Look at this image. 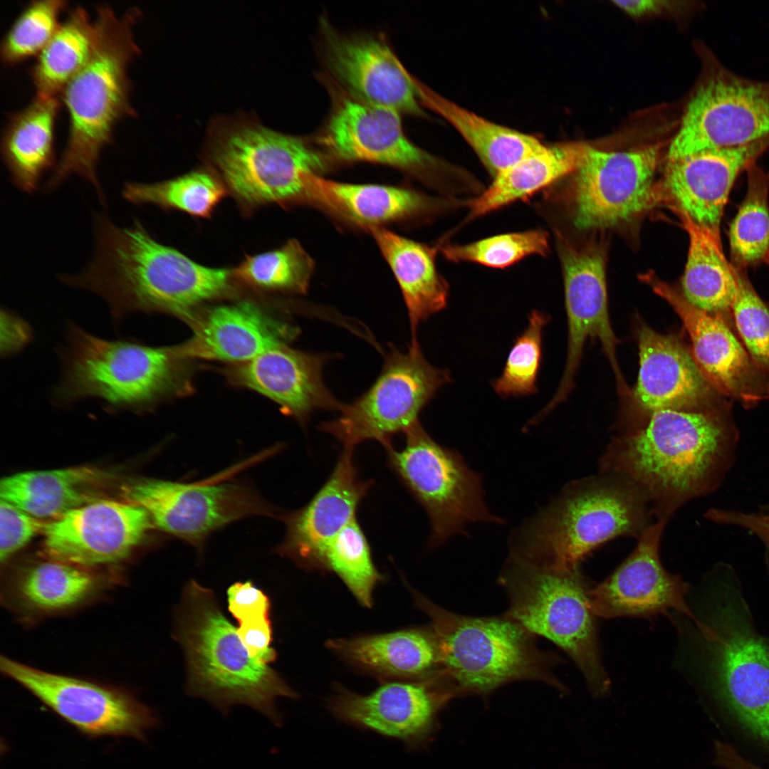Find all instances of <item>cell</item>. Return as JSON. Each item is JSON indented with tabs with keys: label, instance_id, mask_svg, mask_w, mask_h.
Wrapping results in <instances>:
<instances>
[{
	"label": "cell",
	"instance_id": "681fc988",
	"mask_svg": "<svg viewBox=\"0 0 769 769\" xmlns=\"http://www.w3.org/2000/svg\"><path fill=\"white\" fill-rule=\"evenodd\" d=\"M237 630L253 657L266 664L275 660L276 654L271 646L273 630L269 617L240 623Z\"/></svg>",
	"mask_w": 769,
	"mask_h": 769
},
{
	"label": "cell",
	"instance_id": "c3c4849f",
	"mask_svg": "<svg viewBox=\"0 0 769 769\" xmlns=\"http://www.w3.org/2000/svg\"><path fill=\"white\" fill-rule=\"evenodd\" d=\"M227 600L229 610L239 624L269 617L268 597L251 582L231 585L227 590Z\"/></svg>",
	"mask_w": 769,
	"mask_h": 769
},
{
	"label": "cell",
	"instance_id": "3957f363",
	"mask_svg": "<svg viewBox=\"0 0 769 769\" xmlns=\"http://www.w3.org/2000/svg\"><path fill=\"white\" fill-rule=\"evenodd\" d=\"M728 435L716 415L656 411L644 427L609 446L600 461L601 472L632 482L652 503L657 520H669L684 502L711 486Z\"/></svg>",
	"mask_w": 769,
	"mask_h": 769
},
{
	"label": "cell",
	"instance_id": "484cf974",
	"mask_svg": "<svg viewBox=\"0 0 769 769\" xmlns=\"http://www.w3.org/2000/svg\"><path fill=\"white\" fill-rule=\"evenodd\" d=\"M330 355L309 353L282 344L227 371L233 384L253 389L304 423L318 409L338 410L340 404L325 386L323 368Z\"/></svg>",
	"mask_w": 769,
	"mask_h": 769
},
{
	"label": "cell",
	"instance_id": "83f0119b",
	"mask_svg": "<svg viewBox=\"0 0 769 769\" xmlns=\"http://www.w3.org/2000/svg\"><path fill=\"white\" fill-rule=\"evenodd\" d=\"M639 370L633 394L645 412L692 408L708 401L711 385L692 355L673 335L638 329Z\"/></svg>",
	"mask_w": 769,
	"mask_h": 769
},
{
	"label": "cell",
	"instance_id": "f35d334b",
	"mask_svg": "<svg viewBox=\"0 0 769 769\" xmlns=\"http://www.w3.org/2000/svg\"><path fill=\"white\" fill-rule=\"evenodd\" d=\"M228 192L219 176L208 166L182 175L152 182H125V200L135 205H153L164 211L209 219Z\"/></svg>",
	"mask_w": 769,
	"mask_h": 769
},
{
	"label": "cell",
	"instance_id": "d6986e66",
	"mask_svg": "<svg viewBox=\"0 0 769 769\" xmlns=\"http://www.w3.org/2000/svg\"><path fill=\"white\" fill-rule=\"evenodd\" d=\"M710 645L716 694L730 715L769 750V646L727 614Z\"/></svg>",
	"mask_w": 769,
	"mask_h": 769
},
{
	"label": "cell",
	"instance_id": "d6a6232c",
	"mask_svg": "<svg viewBox=\"0 0 769 769\" xmlns=\"http://www.w3.org/2000/svg\"><path fill=\"white\" fill-rule=\"evenodd\" d=\"M402 291L407 309L412 343L421 322L443 310L449 286L435 266V251L385 229H370Z\"/></svg>",
	"mask_w": 769,
	"mask_h": 769
},
{
	"label": "cell",
	"instance_id": "7a4b0ae2",
	"mask_svg": "<svg viewBox=\"0 0 769 769\" xmlns=\"http://www.w3.org/2000/svg\"><path fill=\"white\" fill-rule=\"evenodd\" d=\"M136 7L118 16L109 5L98 6L90 53L65 87L61 103L69 115L68 140L44 186L51 192L75 174L90 182L100 202L106 199L97 174L103 149L112 142L120 120L136 115L131 105L128 67L140 53L134 27Z\"/></svg>",
	"mask_w": 769,
	"mask_h": 769
},
{
	"label": "cell",
	"instance_id": "b9f144b4",
	"mask_svg": "<svg viewBox=\"0 0 769 769\" xmlns=\"http://www.w3.org/2000/svg\"><path fill=\"white\" fill-rule=\"evenodd\" d=\"M321 570L335 573L365 607L372 605V592L383 576L376 568L371 548L357 518L329 543Z\"/></svg>",
	"mask_w": 769,
	"mask_h": 769
},
{
	"label": "cell",
	"instance_id": "d4e9b609",
	"mask_svg": "<svg viewBox=\"0 0 769 769\" xmlns=\"http://www.w3.org/2000/svg\"><path fill=\"white\" fill-rule=\"evenodd\" d=\"M191 320L193 334L175 347L184 359L248 362L288 342L295 330L250 300L208 308Z\"/></svg>",
	"mask_w": 769,
	"mask_h": 769
},
{
	"label": "cell",
	"instance_id": "277c9868",
	"mask_svg": "<svg viewBox=\"0 0 769 769\" xmlns=\"http://www.w3.org/2000/svg\"><path fill=\"white\" fill-rule=\"evenodd\" d=\"M176 638L188 668L187 691L223 713L249 706L281 726L278 698L295 693L268 664L253 657L237 629L226 618L214 593L191 581L177 613Z\"/></svg>",
	"mask_w": 769,
	"mask_h": 769
},
{
	"label": "cell",
	"instance_id": "7402d4cb",
	"mask_svg": "<svg viewBox=\"0 0 769 769\" xmlns=\"http://www.w3.org/2000/svg\"><path fill=\"white\" fill-rule=\"evenodd\" d=\"M352 447H343L323 485L300 509L279 517L286 525L277 552L307 570H321L326 548L353 519L373 483L362 479Z\"/></svg>",
	"mask_w": 769,
	"mask_h": 769
},
{
	"label": "cell",
	"instance_id": "f546056e",
	"mask_svg": "<svg viewBox=\"0 0 769 769\" xmlns=\"http://www.w3.org/2000/svg\"><path fill=\"white\" fill-rule=\"evenodd\" d=\"M113 479L109 471L88 466L21 472L1 480L0 496L38 519L53 520L103 499Z\"/></svg>",
	"mask_w": 769,
	"mask_h": 769
},
{
	"label": "cell",
	"instance_id": "ee69618b",
	"mask_svg": "<svg viewBox=\"0 0 769 769\" xmlns=\"http://www.w3.org/2000/svg\"><path fill=\"white\" fill-rule=\"evenodd\" d=\"M549 320L547 314L537 310L530 313L528 326L510 350L501 375L491 382L500 397L526 396L537 392L543 330Z\"/></svg>",
	"mask_w": 769,
	"mask_h": 769
},
{
	"label": "cell",
	"instance_id": "2e32d148",
	"mask_svg": "<svg viewBox=\"0 0 769 769\" xmlns=\"http://www.w3.org/2000/svg\"><path fill=\"white\" fill-rule=\"evenodd\" d=\"M659 145L628 151L587 145L572 184L574 223L604 229L629 221L652 204Z\"/></svg>",
	"mask_w": 769,
	"mask_h": 769
},
{
	"label": "cell",
	"instance_id": "9a60e30c",
	"mask_svg": "<svg viewBox=\"0 0 769 769\" xmlns=\"http://www.w3.org/2000/svg\"><path fill=\"white\" fill-rule=\"evenodd\" d=\"M457 696L439 671L424 678L390 681L367 694L340 686L328 707L340 722L397 740L414 751L432 742L440 712Z\"/></svg>",
	"mask_w": 769,
	"mask_h": 769
},
{
	"label": "cell",
	"instance_id": "8d00e7d4",
	"mask_svg": "<svg viewBox=\"0 0 769 769\" xmlns=\"http://www.w3.org/2000/svg\"><path fill=\"white\" fill-rule=\"evenodd\" d=\"M94 20L82 6L70 11L31 70L36 95L61 98L65 87L81 68L92 50Z\"/></svg>",
	"mask_w": 769,
	"mask_h": 769
},
{
	"label": "cell",
	"instance_id": "f6af8a7d",
	"mask_svg": "<svg viewBox=\"0 0 769 769\" xmlns=\"http://www.w3.org/2000/svg\"><path fill=\"white\" fill-rule=\"evenodd\" d=\"M548 250V234L543 230L496 235L441 249L450 261L475 262L493 268L508 266L531 254L545 255Z\"/></svg>",
	"mask_w": 769,
	"mask_h": 769
},
{
	"label": "cell",
	"instance_id": "60d3db41",
	"mask_svg": "<svg viewBox=\"0 0 769 769\" xmlns=\"http://www.w3.org/2000/svg\"><path fill=\"white\" fill-rule=\"evenodd\" d=\"M314 269V262L296 239L281 247L246 255L233 267L241 288L261 293H304Z\"/></svg>",
	"mask_w": 769,
	"mask_h": 769
},
{
	"label": "cell",
	"instance_id": "30bf717a",
	"mask_svg": "<svg viewBox=\"0 0 769 769\" xmlns=\"http://www.w3.org/2000/svg\"><path fill=\"white\" fill-rule=\"evenodd\" d=\"M451 380L448 370L436 368L424 357L419 343L404 352L394 346L386 354L381 373L373 384L352 402L342 404L339 416L321 423L320 431L333 435L343 447L375 440L385 449L392 438L419 422L422 409Z\"/></svg>",
	"mask_w": 769,
	"mask_h": 769
},
{
	"label": "cell",
	"instance_id": "7c38bea8",
	"mask_svg": "<svg viewBox=\"0 0 769 769\" xmlns=\"http://www.w3.org/2000/svg\"><path fill=\"white\" fill-rule=\"evenodd\" d=\"M691 96L669 159L769 137V81L739 75L710 57Z\"/></svg>",
	"mask_w": 769,
	"mask_h": 769
},
{
	"label": "cell",
	"instance_id": "ba28073f",
	"mask_svg": "<svg viewBox=\"0 0 769 769\" xmlns=\"http://www.w3.org/2000/svg\"><path fill=\"white\" fill-rule=\"evenodd\" d=\"M498 582L509 600L504 615L557 645L582 673L592 694L605 695L610 680L600 657L590 589L578 567L559 568L511 555Z\"/></svg>",
	"mask_w": 769,
	"mask_h": 769
},
{
	"label": "cell",
	"instance_id": "f5cc1de1",
	"mask_svg": "<svg viewBox=\"0 0 769 769\" xmlns=\"http://www.w3.org/2000/svg\"><path fill=\"white\" fill-rule=\"evenodd\" d=\"M613 3L633 16L655 13L667 6L666 1L654 0L613 1Z\"/></svg>",
	"mask_w": 769,
	"mask_h": 769
},
{
	"label": "cell",
	"instance_id": "4dcf8cb0",
	"mask_svg": "<svg viewBox=\"0 0 769 769\" xmlns=\"http://www.w3.org/2000/svg\"><path fill=\"white\" fill-rule=\"evenodd\" d=\"M61 98L36 95L12 114L1 140V152L12 183L32 194L43 174L56 167L54 127Z\"/></svg>",
	"mask_w": 769,
	"mask_h": 769
},
{
	"label": "cell",
	"instance_id": "ab89813d",
	"mask_svg": "<svg viewBox=\"0 0 769 769\" xmlns=\"http://www.w3.org/2000/svg\"><path fill=\"white\" fill-rule=\"evenodd\" d=\"M746 171V194L728 229L731 263L742 270L765 262L769 253V173L756 162Z\"/></svg>",
	"mask_w": 769,
	"mask_h": 769
},
{
	"label": "cell",
	"instance_id": "7bdbcfd3",
	"mask_svg": "<svg viewBox=\"0 0 769 769\" xmlns=\"http://www.w3.org/2000/svg\"><path fill=\"white\" fill-rule=\"evenodd\" d=\"M67 4L65 0H38L26 6L1 41L2 62L13 66L38 56L60 26Z\"/></svg>",
	"mask_w": 769,
	"mask_h": 769
},
{
	"label": "cell",
	"instance_id": "8fae6325",
	"mask_svg": "<svg viewBox=\"0 0 769 769\" xmlns=\"http://www.w3.org/2000/svg\"><path fill=\"white\" fill-rule=\"evenodd\" d=\"M400 450L387 448L388 464L427 513L429 545L436 547L474 522H501L484 505L478 475L455 451L436 443L418 422Z\"/></svg>",
	"mask_w": 769,
	"mask_h": 769
},
{
	"label": "cell",
	"instance_id": "bcb514c9",
	"mask_svg": "<svg viewBox=\"0 0 769 769\" xmlns=\"http://www.w3.org/2000/svg\"><path fill=\"white\" fill-rule=\"evenodd\" d=\"M734 270L737 292L731 311L736 327L753 362L769 375V307L755 292L745 270Z\"/></svg>",
	"mask_w": 769,
	"mask_h": 769
},
{
	"label": "cell",
	"instance_id": "cb8c5ba5",
	"mask_svg": "<svg viewBox=\"0 0 769 769\" xmlns=\"http://www.w3.org/2000/svg\"><path fill=\"white\" fill-rule=\"evenodd\" d=\"M324 28L327 64L352 98L399 114L423 115L419 82L404 69L384 40Z\"/></svg>",
	"mask_w": 769,
	"mask_h": 769
},
{
	"label": "cell",
	"instance_id": "5b68a950",
	"mask_svg": "<svg viewBox=\"0 0 769 769\" xmlns=\"http://www.w3.org/2000/svg\"><path fill=\"white\" fill-rule=\"evenodd\" d=\"M649 501L628 479L610 473L568 485L522 530L511 555L563 569L578 567L614 538H637L651 525Z\"/></svg>",
	"mask_w": 769,
	"mask_h": 769
},
{
	"label": "cell",
	"instance_id": "d590c367",
	"mask_svg": "<svg viewBox=\"0 0 769 769\" xmlns=\"http://www.w3.org/2000/svg\"><path fill=\"white\" fill-rule=\"evenodd\" d=\"M587 147L580 142L543 145L535 152L498 174L490 187L470 202L471 216L489 213L575 172Z\"/></svg>",
	"mask_w": 769,
	"mask_h": 769
},
{
	"label": "cell",
	"instance_id": "4316f807",
	"mask_svg": "<svg viewBox=\"0 0 769 769\" xmlns=\"http://www.w3.org/2000/svg\"><path fill=\"white\" fill-rule=\"evenodd\" d=\"M769 149V137L731 147L703 150L669 159L666 186L679 211L699 225L720 231L731 190L739 176Z\"/></svg>",
	"mask_w": 769,
	"mask_h": 769
},
{
	"label": "cell",
	"instance_id": "74e56055",
	"mask_svg": "<svg viewBox=\"0 0 769 769\" xmlns=\"http://www.w3.org/2000/svg\"><path fill=\"white\" fill-rule=\"evenodd\" d=\"M100 587L98 577L85 567L51 559L22 573L15 581L13 592L21 605L46 613L72 608Z\"/></svg>",
	"mask_w": 769,
	"mask_h": 769
},
{
	"label": "cell",
	"instance_id": "836d02e7",
	"mask_svg": "<svg viewBox=\"0 0 769 769\" xmlns=\"http://www.w3.org/2000/svg\"><path fill=\"white\" fill-rule=\"evenodd\" d=\"M689 246L681 280L684 298L696 308L720 315L731 311L737 292L735 270L723 251L720 231L698 224L673 207Z\"/></svg>",
	"mask_w": 769,
	"mask_h": 769
},
{
	"label": "cell",
	"instance_id": "6da1fadb",
	"mask_svg": "<svg viewBox=\"0 0 769 769\" xmlns=\"http://www.w3.org/2000/svg\"><path fill=\"white\" fill-rule=\"evenodd\" d=\"M94 235V252L86 268L59 278L101 297L115 321L137 312L192 320L205 303L234 297L241 289L233 267L193 261L157 241L137 218L120 226L107 215L96 214Z\"/></svg>",
	"mask_w": 769,
	"mask_h": 769
},
{
	"label": "cell",
	"instance_id": "7dc6e473",
	"mask_svg": "<svg viewBox=\"0 0 769 769\" xmlns=\"http://www.w3.org/2000/svg\"><path fill=\"white\" fill-rule=\"evenodd\" d=\"M44 523L8 501H0V559L5 562L38 533Z\"/></svg>",
	"mask_w": 769,
	"mask_h": 769
},
{
	"label": "cell",
	"instance_id": "1f68e13d",
	"mask_svg": "<svg viewBox=\"0 0 769 769\" xmlns=\"http://www.w3.org/2000/svg\"><path fill=\"white\" fill-rule=\"evenodd\" d=\"M303 182L305 201L369 229L411 217L427 206L422 195L408 189L341 183L314 173L306 174Z\"/></svg>",
	"mask_w": 769,
	"mask_h": 769
},
{
	"label": "cell",
	"instance_id": "603a6c76",
	"mask_svg": "<svg viewBox=\"0 0 769 769\" xmlns=\"http://www.w3.org/2000/svg\"><path fill=\"white\" fill-rule=\"evenodd\" d=\"M336 158L382 164L409 174H421L436 160L404 132L399 113L352 97H341L321 136Z\"/></svg>",
	"mask_w": 769,
	"mask_h": 769
},
{
	"label": "cell",
	"instance_id": "816d5d0a",
	"mask_svg": "<svg viewBox=\"0 0 769 769\" xmlns=\"http://www.w3.org/2000/svg\"><path fill=\"white\" fill-rule=\"evenodd\" d=\"M707 516L717 523L738 525L750 530L769 548V515L744 514L712 509L708 512Z\"/></svg>",
	"mask_w": 769,
	"mask_h": 769
},
{
	"label": "cell",
	"instance_id": "52a82bcc",
	"mask_svg": "<svg viewBox=\"0 0 769 769\" xmlns=\"http://www.w3.org/2000/svg\"><path fill=\"white\" fill-rule=\"evenodd\" d=\"M66 338L53 394L56 404L96 398L110 410L140 412L186 387V359L175 347L106 340L74 323L68 324Z\"/></svg>",
	"mask_w": 769,
	"mask_h": 769
},
{
	"label": "cell",
	"instance_id": "e575fe53",
	"mask_svg": "<svg viewBox=\"0 0 769 769\" xmlns=\"http://www.w3.org/2000/svg\"><path fill=\"white\" fill-rule=\"evenodd\" d=\"M420 98L463 137L495 177L540 150L537 137L482 117L419 83Z\"/></svg>",
	"mask_w": 769,
	"mask_h": 769
},
{
	"label": "cell",
	"instance_id": "9c48e42d",
	"mask_svg": "<svg viewBox=\"0 0 769 769\" xmlns=\"http://www.w3.org/2000/svg\"><path fill=\"white\" fill-rule=\"evenodd\" d=\"M205 159L246 216L266 206L305 201L304 176L326 167L323 156L301 137L244 120L215 131Z\"/></svg>",
	"mask_w": 769,
	"mask_h": 769
},
{
	"label": "cell",
	"instance_id": "44dd1931",
	"mask_svg": "<svg viewBox=\"0 0 769 769\" xmlns=\"http://www.w3.org/2000/svg\"><path fill=\"white\" fill-rule=\"evenodd\" d=\"M644 281L679 316L690 337L692 356L711 386L745 404L769 397V380L720 315L700 310L673 288L648 274Z\"/></svg>",
	"mask_w": 769,
	"mask_h": 769
},
{
	"label": "cell",
	"instance_id": "5bb4252c",
	"mask_svg": "<svg viewBox=\"0 0 769 769\" xmlns=\"http://www.w3.org/2000/svg\"><path fill=\"white\" fill-rule=\"evenodd\" d=\"M2 673L84 735L145 741L157 728L155 713L130 693L88 680L49 673L1 656Z\"/></svg>",
	"mask_w": 769,
	"mask_h": 769
},
{
	"label": "cell",
	"instance_id": "8992f818",
	"mask_svg": "<svg viewBox=\"0 0 769 769\" xmlns=\"http://www.w3.org/2000/svg\"><path fill=\"white\" fill-rule=\"evenodd\" d=\"M417 606L430 619L439 648L441 671L458 696L486 701L500 687L518 681H543L559 691L565 686L553 669L562 660L541 650L535 636L506 615L471 617L438 606L412 590Z\"/></svg>",
	"mask_w": 769,
	"mask_h": 769
},
{
	"label": "cell",
	"instance_id": "ffe728a7",
	"mask_svg": "<svg viewBox=\"0 0 769 769\" xmlns=\"http://www.w3.org/2000/svg\"><path fill=\"white\" fill-rule=\"evenodd\" d=\"M668 520L659 519L639 537L632 553L609 576L589 592L590 608L596 617H651L675 610L697 625L699 619L686 601L688 585L668 572L659 555L661 533Z\"/></svg>",
	"mask_w": 769,
	"mask_h": 769
},
{
	"label": "cell",
	"instance_id": "4fadbf2b",
	"mask_svg": "<svg viewBox=\"0 0 769 769\" xmlns=\"http://www.w3.org/2000/svg\"><path fill=\"white\" fill-rule=\"evenodd\" d=\"M125 501L142 507L160 530L199 546L214 531L250 516H276L251 486L239 482L179 483L151 478L120 486Z\"/></svg>",
	"mask_w": 769,
	"mask_h": 769
},
{
	"label": "cell",
	"instance_id": "f1b7e54d",
	"mask_svg": "<svg viewBox=\"0 0 769 769\" xmlns=\"http://www.w3.org/2000/svg\"><path fill=\"white\" fill-rule=\"evenodd\" d=\"M330 649L351 664L388 680H412L441 670L436 638L430 627L331 639Z\"/></svg>",
	"mask_w": 769,
	"mask_h": 769
},
{
	"label": "cell",
	"instance_id": "e0dca14e",
	"mask_svg": "<svg viewBox=\"0 0 769 769\" xmlns=\"http://www.w3.org/2000/svg\"><path fill=\"white\" fill-rule=\"evenodd\" d=\"M560 253L568 325L567 352L558 388L540 412L544 416L564 402L573 388L584 344L589 337L600 340L615 374L619 390L629 393L616 356L619 341L610 320L604 250L597 245L580 247L563 242L560 245Z\"/></svg>",
	"mask_w": 769,
	"mask_h": 769
},
{
	"label": "cell",
	"instance_id": "f907efd6",
	"mask_svg": "<svg viewBox=\"0 0 769 769\" xmlns=\"http://www.w3.org/2000/svg\"><path fill=\"white\" fill-rule=\"evenodd\" d=\"M32 329L28 323L7 309L1 312V355L5 357L18 352L31 340Z\"/></svg>",
	"mask_w": 769,
	"mask_h": 769
},
{
	"label": "cell",
	"instance_id": "db71d44e",
	"mask_svg": "<svg viewBox=\"0 0 769 769\" xmlns=\"http://www.w3.org/2000/svg\"><path fill=\"white\" fill-rule=\"evenodd\" d=\"M765 262L767 263L769 265V253H768V256L765 258Z\"/></svg>",
	"mask_w": 769,
	"mask_h": 769
},
{
	"label": "cell",
	"instance_id": "ac0fdd59",
	"mask_svg": "<svg viewBox=\"0 0 769 769\" xmlns=\"http://www.w3.org/2000/svg\"><path fill=\"white\" fill-rule=\"evenodd\" d=\"M152 524L142 507L103 498L45 523L43 549L51 560L83 567L115 563L130 555Z\"/></svg>",
	"mask_w": 769,
	"mask_h": 769
}]
</instances>
